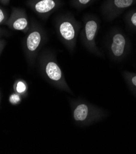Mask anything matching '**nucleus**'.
Returning <instances> with one entry per match:
<instances>
[{"mask_svg":"<svg viewBox=\"0 0 136 154\" xmlns=\"http://www.w3.org/2000/svg\"><path fill=\"white\" fill-rule=\"evenodd\" d=\"M40 71L43 78L57 89L73 94L64 73L57 62L55 55L50 51H44L39 59Z\"/></svg>","mask_w":136,"mask_h":154,"instance_id":"obj_1","label":"nucleus"},{"mask_svg":"<svg viewBox=\"0 0 136 154\" xmlns=\"http://www.w3.org/2000/svg\"><path fill=\"white\" fill-rule=\"evenodd\" d=\"M74 122L82 127L92 125L108 116V112L86 101L72 99L69 101Z\"/></svg>","mask_w":136,"mask_h":154,"instance_id":"obj_2","label":"nucleus"},{"mask_svg":"<svg viewBox=\"0 0 136 154\" xmlns=\"http://www.w3.org/2000/svg\"><path fill=\"white\" fill-rule=\"evenodd\" d=\"M55 27L59 40L71 53L74 52L81 24L71 14L67 13L60 14L55 18Z\"/></svg>","mask_w":136,"mask_h":154,"instance_id":"obj_3","label":"nucleus"},{"mask_svg":"<svg viewBox=\"0 0 136 154\" xmlns=\"http://www.w3.org/2000/svg\"><path fill=\"white\" fill-rule=\"evenodd\" d=\"M46 40L44 29L39 24L32 22L23 41V51L29 65L35 64L38 53Z\"/></svg>","mask_w":136,"mask_h":154,"instance_id":"obj_4","label":"nucleus"},{"mask_svg":"<svg viewBox=\"0 0 136 154\" xmlns=\"http://www.w3.org/2000/svg\"><path fill=\"white\" fill-rule=\"evenodd\" d=\"M131 42L125 33L118 28H113L109 34L106 48L112 60L122 61L129 55Z\"/></svg>","mask_w":136,"mask_h":154,"instance_id":"obj_5","label":"nucleus"},{"mask_svg":"<svg viewBox=\"0 0 136 154\" xmlns=\"http://www.w3.org/2000/svg\"><path fill=\"white\" fill-rule=\"evenodd\" d=\"M100 27V20L94 15H86L83 18V27L81 31L80 38L85 48L92 54L102 57L98 48L96 38Z\"/></svg>","mask_w":136,"mask_h":154,"instance_id":"obj_6","label":"nucleus"},{"mask_svg":"<svg viewBox=\"0 0 136 154\" xmlns=\"http://www.w3.org/2000/svg\"><path fill=\"white\" fill-rule=\"evenodd\" d=\"M135 3L136 0H106L102 5L101 12L105 20L112 21Z\"/></svg>","mask_w":136,"mask_h":154,"instance_id":"obj_7","label":"nucleus"},{"mask_svg":"<svg viewBox=\"0 0 136 154\" xmlns=\"http://www.w3.org/2000/svg\"><path fill=\"white\" fill-rule=\"evenodd\" d=\"M28 6L42 19H47L63 5L62 0H28Z\"/></svg>","mask_w":136,"mask_h":154,"instance_id":"obj_8","label":"nucleus"},{"mask_svg":"<svg viewBox=\"0 0 136 154\" xmlns=\"http://www.w3.org/2000/svg\"><path fill=\"white\" fill-rule=\"evenodd\" d=\"M5 24L12 30L19 31L24 33L28 32L30 27L25 11L17 8H12L10 17Z\"/></svg>","mask_w":136,"mask_h":154,"instance_id":"obj_9","label":"nucleus"},{"mask_svg":"<svg viewBox=\"0 0 136 154\" xmlns=\"http://www.w3.org/2000/svg\"><path fill=\"white\" fill-rule=\"evenodd\" d=\"M122 75L129 90L136 96V73L123 71Z\"/></svg>","mask_w":136,"mask_h":154,"instance_id":"obj_10","label":"nucleus"},{"mask_svg":"<svg viewBox=\"0 0 136 154\" xmlns=\"http://www.w3.org/2000/svg\"><path fill=\"white\" fill-rule=\"evenodd\" d=\"M13 88L14 92L20 95L22 97H26L28 94V85L27 82L22 79H17L14 83Z\"/></svg>","mask_w":136,"mask_h":154,"instance_id":"obj_11","label":"nucleus"},{"mask_svg":"<svg viewBox=\"0 0 136 154\" xmlns=\"http://www.w3.org/2000/svg\"><path fill=\"white\" fill-rule=\"evenodd\" d=\"M125 22L129 29L136 32V9L131 10L126 14Z\"/></svg>","mask_w":136,"mask_h":154,"instance_id":"obj_12","label":"nucleus"},{"mask_svg":"<svg viewBox=\"0 0 136 154\" xmlns=\"http://www.w3.org/2000/svg\"><path fill=\"white\" fill-rule=\"evenodd\" d=\"M95 0H71V5L77 9H84L92 5Z\"/></svg>","mask_w":136,"mask_h":154,"instance_id":"obj_13","label":"nucleus"},{"mask_svg":"<svg viewBox=\"0 0 136 154\" xmlns=\"http://www.w3.org/2000/svg\"><path fill=\"white\" fill-rule=\"evenodd\" d=\"M22 97V96L17 94L16 92H14V94H12L9 97V101L12 104H17L19 103L20 102Z\"/></svg>","mask_w":136,"mask_h":154,"instance_id":"obj_14","label":"nucleus"},{"mask_svg":"<svg viewBox=\"0 0 136 154\" xmlns=\"http://www.w3.org/2000/svg\"><path fill=\"white\" fill-rule=\"evenodd\" d=\"M7 21V15L4 9L0 6V25L6 23Z\"/></svg>","mask_w":136,"mask_h":154,"instance_id":"obj_15","label":"nucleus"},{"mask_svg":"<svg viewBox=\"0 0 136 154\" xmlns=\"http://www.w3.org/2000/svg\"><path fill=\"white\" fill-rule=\"evenodd\" d=\"M5 45H6L5 41L4 39H0V56H1L2 52L5 47Z\"/></svg>","mask_w":136,"mask_h":154,"instance_id":"obj_16","label":"nucleus"},{"mask_svg":"<svg viewBox=\"0 0 136 154\" xmlns=\"http://www.w3.org/2000/svg\"><path fill=\"white\" fill-rule=\"evenodd\" d=\"M11 0H0V3L3 5H8Z\"/></svg>","mask_w":136,"mask_h":154,"instance_id":"obj_17","label":"nucleus"},{"mask_svg":"<svg viewBox=\"0 0 136 154\" xmlns=\"http://www.w3.org/2000/svg\"><path fill=\"white\" fill-rule=\"evenodd\" d=\"M0 103H1V94H0Z\"/></svg>","mask_w":136,"mask_h":154,"instance_id":"obj_18","label":"nucleus"},{"mask_svg":"<svg viewBox=\"0 0 136 154\" xmlns=\"http://www.w3.org/2000/svg\"><path fill=\"white\" fill-rule=\"evenodd\" d=\"M0 33H1V28H0Z\"/></svg>","mask_w":136,"mask_h":154,"instance_id":"obj_19","label":"nucleus"}]
</instances>
